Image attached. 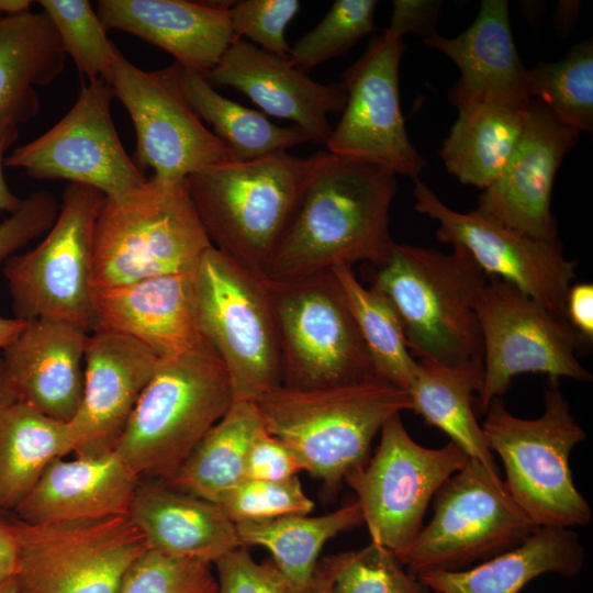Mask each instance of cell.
I'll use <instances>...</instances> for the list:
<instances>
[{
  "mask_svg": "<svg viewBox=\"0 0 593 593\" xmlns=\"http://www.w3.org/2000/svg\"><path fill=\"white\" fill-rule=\"evenodd\" d=\"M396 176L332 154L315 176L266 268L270 287L290 284L338 266L381 267L394 240L390 209Z\"/></svg>",
  "mask_w": 593,
  "mask_h": 593,
  "instance_id": "1",
  "label": "cell"
},
{
  "mask_svg": "<svg viewBox=\"0 0 593 593\" xmlns=\"http://www.w3.org/2000/svg\"><path fill=\"white\" fill-rule=\"evenodd\" d=\"M331 158L327 150L309 157L281 152L230 159L188 177V191L213 247L264 280L305 190Z\"/></svg>",
  "mask_w": 593,
  "mask_h": 593,
  "instance_id": "2",
  "label": "cell"
},
{
  "mask_svg": "<svg viewBox=\"0 0 593 593\" xmlns=\"http://www.w3.org/2000/svg\"><path fill=\"white\" fill-rule=\"evenodd\" d=\"M488 280L461 247L440 253L394 243L371 288L393 307L412 355L483 373L478 302Z\"/></svg>",
  "mask_w": 593,
  "mask_h": 593,
  "instance_id": "3",
  "label": "cell"
},
{
  "mask_svg": "<svg viewBox=\"0 0 593 593\" xmlns=\"http://www.w3.org/2000/svg\"><path fill=\"white\" fill-rule=\"evenodd\" d=\"M265 429L298 457L303 471L337 488L369 459L385 422L412 411L406 390L380 378L314 389L283 384L257 402Z\"/></svg>",
  "mask_w": 593,
  "mask_h": 593,
  "instance_id": "4",
  "label": "cell"
},
{
  "mask_svg": "<svg viewBox=\"0 0 593 593\" xmlns=\"http://www.w3.org/2000/svg\"><path fill=\"white\" fill-rule=\"evenodd\" d=\"M233 402L209 344L160 359L113 451L141 480L166 481Z\"/></svg>",
  "mask_w": 593,
  "mask_h": 593,
  "instance_id": "5",
  "label": "cell"
},
{
  "mask_svg": "<svg viewBox=\"0 0 593 593\" xmlns=\"http://www.w3.org/2000/svg\"><path fill=\"white\" fill-rule=\"evenodd\" d=\"M186 180L152 177L121 198L104 199L93 232L94 290L195 270L213 245Z\"/></svg>",
  "mask_w": 593,
  "mask_h": 593,
  "instance_id": "6",
  "label": "cell"
},
{
  "mask_svg": "<svg viewBox=\"0 0 593 593\" xmlns=\"http://www.w3.org/2000/svg\"><path fill=\"white\" fill-rule=\"evenodd\" d=\"M542 414L525 419L502 398L491 402L481 425L488 446L500 456L511 496L538 527L571 528L592 519V508L574 485L569 458L586 434L549 379Z\"/></svg>",
  "mask_w": 593,
  "mask_h": 593,
  "instance_id": "7",
  "label": "cell"
},
{
  "mask_svg": "<svg viewBox=\"0 0 593 593\" xmlns=\"http://www.w3.org/2000/svg\"><path fill=\"white\" fill-rule=\"evenodd\" d=\"M199 331L224 363L234 401L257 402L282 383L275 302L266 282L211 246L193 273Z\"/></svg>",
  "mask_w": 593,
  "mask_h": 593,
  "instance_id": "8",
  "label": "cell"
},
{
  "mask_svg": "<svg viewBox=\"0 0 593 593\" xmlns=\"http://www.w3.org/2000/svg\"><path fill=\"white\" fill-rule=\"evenodd\" d=\"M104 199L97 189L68 183L46 236L7 260L3 272L14 317L58 320L89 334L97 328L93 232Z\"/></svg>",
  "mask_w": 593,
  "mask_h": 593,
  "instance_id": "9",
  "label": "cell"
},
{
  "mask_svg": "<svg viewBox=\"0 0 593 593\" xmlns=\"http://www.w3.org/2000/svg\"><path fill=\"white\" fill-rule=\"evenodd\" d=\"M0 521L16 548V593H120L147 550L128 515L64 524Z\"/></svg>",
  "mask_w": 593,
  "mask_h": 593,
  "instance_id": "10",
  "label": "cell"
},
{
  "mask_svg": "<svg viewBox=\"0 0 593 593\" xmlns=\"http://www.w3.org/2000/svg\"><path fill=\"white\" fill-rule=\"evenodd\" d=\"M538 528L500 474L469 459L437 491L433 518L399 560L415 577L462 570L518 546Z\"/></svg>",
  "mask_w": 593,
  "mask_h": 593,
  "instance_id": "11",
  "label": "cell"
},
{
  "mask_svg": "<svg viewBox=\"0 0 593 593\" xmlns=\"http://www.w3.org/2000/svg\"><path fill=\"white\" fill-rule=\"evenodd\" d=\"M469 459L450 440L440 448L417 444L401 414L389 418L374 455L344 479L357 495L371 541L403 556L423 527L430 500Z\"/></svg>",
  "mask_w": 593,
  "mask_h": 593,
  "instance_id": "12",
  "label": "cell"
},
{
  "mask_svg": "<svg viewBox=\"0 0 593 593\" xmlns=\"http://www.w3.org/2000/svg\"><path fill=\"white\" fill-rule=\"evenodd\" d=\"M268 287L279 329L281 384L314 389L379 378L331 270Z\"/></svg>",
  "mask_w": 593,
  "mask_h": 593,
  "instance_id": "13",
  "label": "cell"
},
{
  "mask_svg": "<svg viewBox=\"0 0 593 593\" xmlns=\"http://www.w3.org/2000/svg\"><path fill=\"white\" fill-rule=\"evenodd\" d=\"M478 317L483 343V374L478 392L481 413L504 395L518 374L592 381L577 357L583 340L567 318L514 284L489 277L478 302Z\"/></svg>",
  "mask_w": 593,
  "mask_h": 593,
  "instance_id": "14",
  "label": "cell"
},
{
  "mask_svg": "<svg viewBox=\"0 0 593 593\" xmlns=\"http://www.w3.org/2000/svg\"><path fill=\"white\" fill-rule=\"evenodd\" d=\"M179 65L143 70L120 51L110 86L125 107L136 135L132 157L139 170L150 168L159 181H182L210 166L232 159L184 98Z\"/></svg>",
  "mask_w": 593,
  "mask_h": 593,
  "instance_id": "15",
  "label": "cell"
},
{
  "mask_svg": "<svg viewBox=\"0 0 593 593\" xmlns=\"http://www.w3.org/2000/svg\"><path fill=\"white\" fill-rule=\"evenodd\" d=\"M404 51L403 37L387 29L345 69L338 85L346 104L325 146L339 158L416 180L426 160L410 141L402 114L399 70Z\"/></svg>",
  "mask_w": 593,
  "mask_h": 593,
  "instance_id": "16",
  "label": "cell"
},
{
  "mask_svg": "<svg viewBox=\"0 0 593 593\" xmlns=\"http://www.w3.org/2000/svg\"><path fill=\"white\" fill-rule=\"evenodd\" d=\"M111 86L82 83L70 110L48 131L19 146L4 167L21 168L34 179L67 180L121 198L147 181L125 152L111 114Z\"/></svg>",
  "mask_w": 593,
  "mask_h": 593,
  "instance_id": "17",
  "label": "cell"
},
{
  "mask_svg": "<svg viewBox=\"0 0 593 593\" xmlns=\"http://www.w3.org/2000/svg\"><path fill=\"white\" fill-rule=\"evenodd\" d=\"M413 195L415 210L438 224L435 234L441 243L461 247L488 277L514 284L566 317V296L577 261L564 256L558 240L526 236L478 210L455 211L421 179L414 180Z\"/></svg>",
  "mask_w": 593,
  "mask_h": 593,
  "instance_id": "18",
  "label": "cell"
},
{
  "mask_svg": "<svg viewBox=\"0 0 593 593\" xmlns=\"http://www.w3.org/2000/svg\"><path fill=\"white\" fill-rule=\"evenodd\" d=\"M580 134L533 99L516 150L501 176L480 194L475 210L526 236L558 240L551 192L558 168Z\"/></svg>",
  "mask_w": 593,
  "mask_h": 593,
  "instance_id": "19",
  "label": "cell"
},
{
  "mask_svg": "<svg viewBox=\"0 0 593 593\" xmlns=\"http://www.w3.org/2000/svg\"><path fill=\"white\" fill-rule=\"evenodd\" d=\"M159 360L128 336L105 329L88 335L82 396L69 422L77 436L76 457L114 450Z\"/></svg>",
  "mask_w": 593,
  "mask_h": 593,
  "instance_id": "20",
  "label": "cell"
},
{
  "mask_svg": "<svg viewBox=\"0 0 593 593\" xmlns=\"http://www.w3.org/2000/svg\"><path fill=\"white\" fill-rule=\"evenodd\" d=\"M205 78L213 87L240 91L264 114L291 121L315 143H326L332 132L328 115L342 113L347 100L338 83L315 81L288 59L246 40L233 41Z\"/></svg>",
  "mask_w": 593,
  "mask_h": 593,
  "instance_id": "21",
  "label": "cell"
},
{
  "mask_svg": "<svg viewBox=\"0 0 593 593\" xmlns=\"http://www.w3.org/2000/svg\"><path fill=\"white\" fill-rule=\"evenodd\" d=\"M423 42L458 67L460 77L448 91L458 111L484 103L528 109V68L514 43L506 0H483L471 25L458 36L436 33Z\"/></svg>",
  "mask_w": 593,
  "mask_h": 593,
  "instance_id": "22",
  "label": "cell"
},
{
  "mask_svg": "<svg viewBox=\"0 0 593 593\" xmlns=\"http://www.w3.org/2000/svg\"><path fill=\"white\" fill-rule=\"evenodd\" d=\"M89 333L58 320L26 322L0 354L3 378L15 401L70 422L81 401Z\"/></svg>",
  "mask_w": 593,
  "mask_h": 593,
  "instance_id": "23",
  "label": "cell"
},
{
  "mask_svg": "<svg viewBox=\"0 0 593 593\" xmlns=\"http://www.w3.org/2000/svg\"><path fill=\"white\" fill-rule=\"evenodd\" d=\"M233 1L98 0L107 31L135 35L167 52L180 67L209 74L234 41Z\"/></svg>",
  "mask_w": 593,
  "mask_h": 593,
  "instance_id": "24",
  "label": "cell"
},
{
  "mask_svg": "<svg viewBox=\"0 0 593 593\" xmlns=\"http://www.w3.org/2000/svg\"><path fill=\"white\" fill-rule=\"evenodd\" d=\"M193 273L164 275L94 290L96 329L128 336L159 359L208 344L197 323Z\"/></svg>",
  "mask_w": 593,
  "mask_h": 593,
  "instance_id": "25",
  "label": "cell"
},
{
  "mask_svg": "<svg viewBox=\"0 0 593 593\" xmlns=\"http://www.w3.org/2000/svg\"><path fill=\"white\" fill-rule=\"evenodd\" d=\"M141 479L114 452L57 458L11 513L29 524L128 515Z\"/></svg>",
  "mask_w": 593,
  "mask_h": 593,
  "instance_id": "26",
  "label": "cell"
},
{
  "mask_svg": "<svg viewBox=\"0 0 593 593\" xmlns=\"http://www.w3.org/2000/svg\"><path fill=\"white\" fill-rule=\"evenodd\" d=\"M128 517L148 550L213 564L243 547L236 525L213 502L159 480H141Z\"/></svg>",
  "mask_w": 593,
  "mask_h": 593,
  "instance_id": "27",
  "label": "cell"
},
{
  "mask_svg": "<svg viewBox=\"0 0 593 593\" xmlns=\"http://www.w3.org/2000/svg\"><path fill=\"white\" fill-rule=\"evenodd\" d=\"M585 552L571 528L539 527L518 546L477 566L418 575L435 593H519L541 574L578 575Z\"/></svg>",
  "mask_w": 593,
  "mask_h": 593,
  "instance_id": "28",
  "label": "cell"
},
{
  "mask_svg": "<svg viewBox=\"0 0 593 593\" xmlns=\"http://www.w3.org/2000/svg\"><path fill=\"white\" fill-rule=\"evenodd\" d=\"M65 61L59 36L44 11L0 16V128L37 115L35 87L57 79Z\"/></svg>",
  "mask_w": 593,
  "mask_h": 593,
  "instance_id": "29",
  "label": "cell"
},
{
  "mask_svg": "<svg viewBox=\"0 0 593 593\" xmlns=\"http://www.w3.org/2000/svg\"><path fill=\"white\" fill-rule=\"evenodd\" d=\"M69 422L15 400L0 406V514L12 513L52 461L74 454Z\"/></svg>",
  "mask_w": 593,
  "mask_h": 593,
  "instance_id": "30",
  "label": "cell"
},
{
  "mask_svg": "<svg viewBox=\"0 0 593 593\" xmlns=\"http://www.w3.org/2000/svg\"><path fill=\"white\" fill-rule=\"evenodd\" d=\"M527 116L528 109L501 103L459 110L439 150L447 171L463 184L490 187L516 150Z\"/></svg>",
  "mask_w": 593,
  "mask_h": 593,
  "instance_id": "31",
  "label": "cell"
},
{
  "mask_svg": "<svg viewBox=\"0 0 593 593\" xmlns=\"http://www.w3.org/2000/svg\"><path fill=\"white\" fill-rule=\"evenodd\" d=\"M264 428L256 402L234 401L179 469L163 482L216 503L246 479L248 451Z\"/></svg>",
  "mask_w": 593,
  "mask_h": 593,
  "instance_id": "32",
  "label": "cell"
},
{
  "mask_svg": "<svg viewBox=\"0 0 593 593\" xmlns=\"http://www.w3.org/2000/svg\"><path fill=\"white\" fill-rule=\"evenodd\" d=\"M482 374L478 370L421 359L407 392L412 411L425 423L443 430L470 459L500 474L472 405L473 394L481 388Z\"/></svg>",
  "mask_w": 593,
  "mask_h": 593,
  "instance_id": "33",
  "label": "cell"
},
{
  "mask_svg": "<svg viewBox=\"0 0 593 593\" xmlns=\"http://www.w3.org/2000/svg\"><path fill=\"white\" fill-rule=\"evenodd\" d=\"M178 82L188 103L212 126L234 160L288 152L311 142L309 134L300 127L293 124L279 126L262 112L225 98L198 71L179 66Z\"/></svg>",
  "mask_w": 593,
  "mask_h": 593,
  "instance_id": "34",
  "label": "cell"
},
{
  "mask_svg": "<svg viewBox=\"0 0 593 593\" xmlns=\"http://www.w3.org/2000/svg\"><path fill=\"white\" fill-rule=\"evenodd\" d=\"M361 524L362 513L355 501L320 516L289 515L235 525L243 547L266 548L294 590L311 581L321 550L331 538Z\"/></svg>",
  "mask_w": 593,
  "mask_h": 593,
  "instance_id": "35",
  "label": "cell"
},
{
  "mask_svg": "<svg viewBox=\"0 0 593 593\" xmlns=\"http://www.w3.org/2000/svg\"><path fill=\"white\" fill-rule=\"evenodd\" d=\"M371 357L376 374L403 390L409 389L417 367L401 322L389 301L363 287L351 267L331 269Z\"/></svg>",
  "mask_w": 593,
  "mask_h": 593,
  "instance_id": "36",
  "label": "cell"
},
{
  "mask_svg": "<svg viewBox=\"0 0 593 593\" xmlns=\"http://www.w3.org/2000/svg\"><path fill=\"white\" fill-rule=\"evenodd\" d=\"M529 94L561 124L581 132L593 130V41L575 44L555 63L528 68Z\"/></svg>",
  "mask_w": 593,
  "mask_h": 593,
  "instance_id": "37",
  "label": "cell"
},
{
  "mask_svg": "<svg viewBox=\"0 0 593 593\" xmlns=\"http://www.w3.org/2000/svg\"><path fill=\"white\" fill-rule=\"evenodd\" d=\"M52 21L66 55L88 81L102 79L110 85L119 49L107 36L97 11L88 0H40Z\"/></svg>",
  "mask_w": 593,
  "mask_h": 593,
  "instance_id": "38",
  "label": "cell"
},
{
  "mask_svg": "<svg viewBox=\"0 0 593 593\" xmlns=\"http://www.w3.org/2000/svg\"><path fill=\"white\" fill-rule=\"evenodd\" d=\"M377 0H336L323 19L296 40L288 55L295 68L310 74L317 66L346 54L376 30Z\"/></svg>",
  "mask_w": 593,
  "mask_h": 593,
  "instance_id": "39",
  "label": "cell"
},
{
  "mask_svg": "<svg viewBox=\"0 0 593 593\" xmlns=\"http://www.w3.org/2000/svg\"><path fill=\"white\" fill-rule=\"evenodd\" d=\"M321 564L334 593H430L391 550L372 541L361 549L329 556Z\"/></svg>",
  "mask_w": 593,
  "mask_h": 593,
  "instance_id": "40",
  "label": "cell"
},
{
  "mask_svg": "<svg viewBox=\"0 0 593 593\" xmlns=\"http://www.w3.org/2000/svg\"><path fill=\"white\" fill-rule=\"evenodd\" d=\"M215 504L234 524L309 514L314 507L299 477L279 482L245 479L224 493Z\"/></svg>",
  "mask_w": 593,
  "mask_h": 593,
  "instance_id": "41",
  "label": "cell"
},
{
  "mask_svg": "<svg viewBox=\"0 0 593 593\" xmlns=\"http://www.w3.org/2000/svg\"><path fill=\"white\" fill-rule=\"evenodd\" d=\"M120 593H217L213 564L146 550L132 566Z\"/></svg>",
  "mask_w": 593,
  "mask_h": 593,
  "instance_id": "42",
  "label": "cell"
},
{
  "mask_svg": "<svg viewBox=\"0 0 593 593\" xmlns=\"http://www.w3.org/2000/svg\"><path fill=\"white\" fill-rule=\"evenodd\" d=\"M299 0H240L230 8L235 40H246L259 48L288 59L290 45L286 30L300 10Z\"/></svg>",
  "mask_w": 593,
  "mask_h": 593,
  "instance_id": "43",
  "label": "cell"
},
{
  "mask_svg": "<svg viewBox=\"0 0 593 593\" xmlns=\"http://www.w3.org/2000/svg\"><path fill=\"white\" fill-rule=\"evenodd\" d=\"M215 567L217 593H292L293 588L273 562H257L239 547L219 560Z\"/></svg>",
  "mask_w": 593,
  "mask_h": 593,
  "instance_id": "44",
  "label": "cell"
},
{
  "mask_svg": "<svg viewBox=\"0 0 593 593\" xmlns=\"http://www.w3.org/2000/svg\"><path fill=\"white\" fill-rule=\"evenodd\" d=\"M59 206L47 191H36L24 198L22 205L0 222V265L47 232L54 224Z\"/></svg>",
  "mask_w": 593,
  "mask_h": 593,
  "instance_id": "45",
  "label": "cell"
},
{
  "mask_svg": "<svg viewBox=\"0 0 593 593\" xmlns=\"http://www.w3.org/2000/svg\"><path fill=\"white\" fill-rule=\"evenodd\" d=\"M300 471L298 457L282 440L265 428L256 436L247 456L246 479L279 482L298 477Z\"/></svg>",
  "mask_w": 593,
  "mask_h": 593,
  "instance_id": "46",
  "label": "cell"
},
{
  "mask_svg": "<svg viewBox=\"0 0 593 593\" xmlns=\"http://www.w3.org/2000/svg\"><path fill=\"white\" fill-rule=\"evenodd\" d=\"M441 7L438 0H394L388 30L401 37L415 34L425 40L437 33Z\"/></svg>",
  "mask_w": 593,
  "mask_h": 593,
  "instance_id": "47",
  "label": "cell"
},
{
  "mask_svg": "<svg viewBox=\"0 0 593 593\" xmlns=\"http://www.w3.org/2000/svg\"><path fill=\"white\" fill-rule=\"evenodd\" d=\"M566 318L583 342L593 340V284H571L566 296Z\"/></svg>",
  "mask_w": 593,
  "mask_h": 593,
  "instance_id": "48",
  "label": "cell"
},
{
  "mask_svg": "<svg viewBox=\"0 0 593 593\" xmlns=\"http://www.w3.org/2000/svg\"><path fill=\"white\" fill-rule=\"evenodd\" d=\"M19 137V126L8 125L0 128V211L15 212L23 203L24 199L16 197L7 184L3 167L8 149Z\"/></svg>",
  "mask_w": 593,
  "mask_h": 593,
  "instance_id": "49",
  "label": "cell"
},
{
  "mask_svg": "<svg viewBox=\"0 0 593 593\" xmlns=\"http://www.w3.org/2000/svg\"><path fill=\"white\" fill-rule=\"evenodd\" d=\"M16 548L12 537L0 521V582L14 577Z\"/></svg>",
  "mask_w": 593,
  "mask_h": 593,
  "instance_id": "50",
  "label": "cell"
},
{
  "mask_svg": "<svg viewBox=\"0 0 593 593\" xmlns=\"http://www.w3.org/2000/svg\"><path fill=\"white\" fill-rule=\"evenodd\" d=\"M292 593H334V590L328 573L320 563L311 581L302 588L294 589Z\"/></svg>",
  "mask_w": 593,
  "mask_h": 593,
  "instance_id": "51",
  "label": "cell"
},
{
  "mask_svg": "<svg viewBox=\"0 0 593 593\" xmlns=\"http://www.w3.org/2000/svg\"><path fill=\"white\" fill-rule=\"evenodd\" d=\"M580 7L581 2L579 1H559L556 11V22L562 32L568 31L575 23Z\"/></svg>",
  "mask_w": 593,
  "mask_h": 593,
  "instance_id": "52",
  "label": "cell"
},
{
  "mask_svg": "<svg viewBox=\"0 0 593 593\" xmlns=\"http://www.w3.org/2000/svg\"><path fill=\"white\" fill-rule=\"evenodd\" d=\"M26 321L16 317L0 316V349L10 345L23 331Z\"/></svg>",
  "mask_w": 593,
  "mask_h": 593,
  "instance_id": "53",
  "label": "cell"
},
{
  "mask_svg": "<svg viewBox=\"0 0 593 593\" xmlns=\"http://www.w3.org/2000/svg\"><path fill=\"white\" fill-rule=\"evenodd\" d=\"M31 1L29 0H0V16L29 11Z\"/></svg>",
  "mask_w": 593,
  "mask_h": 593,
  "instance_id": "54",
  "label": "cell"
},
{
  "mask_svg": "<svg viewBox=\"0 0 593 593\" xmlns=\"http://www.w3.org/2000/svg\"><path fill=\"white\" fill-rule=\"evenodd\" d=\"M11 400H14V399L11 395L5 384V381L3 378L2 365H1V357H0V406Z\"/></svg>",
  "mask_w": 593,
  "mask_h": 593,
  "instance_id": "55",
  "label": "cell"
},
{
  "mask_svg": "<svg viewBox=\"0 0 593 593\" xmlns=\"http://www.w3.org/2000/svg\"><path fill=\"white\" fill-rule=\"evenodd\" d=\"M0 593H16L14 577L0 582Z\"/></svg>",
  "mask_w": 593,
  "mask_h": 593,
  "instance_id": "56",
  "label": "cell"
}]
</instances>
